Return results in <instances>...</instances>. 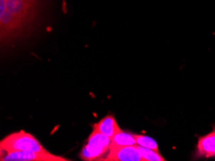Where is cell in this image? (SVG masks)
Listing matches in <instances>:
<instances>
[{"mask_svg":"<svg viewBox=\"0 0 215 161\" xmlns=\"http://www.w3.org/2000/svg\"><path fill=\"white\" fill-rule=\"evenodd\" d=\"M11 152H48L32 134L19 130L8 135L0 142V157Z\"/></svg>","mask_w":215,"mask_h":161,"instance_id":"6da1fadb","label":"cell"},{"mask_svg":"<svg viewBox=\"0 0 215 161\" xmlns=\"http://www.w3.org/2000/svg\"><path fill=\"white\" fill-rule=\"evenodd\" d=\"M111 146V138L97 130H94L89 135L86 145L82 148L80 158L82 160H102L104 155L109 152Z\"/></svg>","mask_w":215,"mask_h":161,"instance_id":"7a4b0ae2","label":"cell"},{"mask_svg":"<svg viewBox=\"0 0 215 161\" xmlns=\"http://www.w3.org/2000/svg\"><path fill=\"white\" fill-rule=\"evenodd\" d=\"M26 26L24 21L15 17L6 7V0H0V36L1 43L5 44L22 34Z\"/></svg>","mask_w":215,"mask_h":161,"instance_id":"3957f363","label":"cell"},{"mask_svg":"<svg viewBox=\"0 0 215 161\" xmlns=\"http://www.w3.org/2000/svg\"><path fill=\"white\" fill-rule=\"evenodd\" d=\"M39 0H6V7L26 25L32 22L38 13Z\"/></svg>","mask_w":215,"mask_h":161,"instance_id":"277c9868","label":"cell"},{"mask_svg":"<svg viewBox=\"0 0 215 161\" xmlns=\"http://www.w3.org/2000/svg\"><path fill=\"white\" fill-rule=\"evenodd\" d=\"M1 161H69L65 157L52 154L49 152H11L0 157Z\"/></svg>","mask_w":215,"mask_h":161,"instance_id":"5b68a950","label":"cell"},{"mask_svg":"<svg viewBox=\"0 0 215 161\" xmlns=\"http://www.w3.org/2000/svg\"><path fill=\"white\" fill-rule=\"evenodd\" d=\"M104 161H143L138 146L110 147Z\"/></svg>","mask_w":215,"mask_h":161,"instance_id":"8992f818","label":"cell"},{"mask_svg":"<svg viewBox=\"0 0 215 161\" xmlns=\"http://www.w3.org/2000/svg\"><path fill=\"white\" fill-rule=\"evenodd\" d=\"M197 155L199 157H215V127L211 132L199 137L197 143Z\"/></svg>","mask_w":215,"mask_h":161,"instance_id":"52a82bcc","label":"cell"},{"mask_svg":"<svg viewBox=\"0 0 215 161\" xmlns=\"http://www.w3.org/2000/svg\"><path fill=\"white\" fill-rule=\"evenodd\" d=\"M93 129L106 135L110 138H112L117 132L122 130L112 114H109V115L102 118L101 121H98L97 123H94Z\"/></svg>","mask_w":215,"mask_h":161,"instance_id":"ba28073f","label":"cell"},{"mask_svg":"<svg viewBox=\"0 0 215 161\" xmlns=\"http://www.w3.org/2000/svg\"><path fill=\"white\" fill-rule=\"evenodd\" d=\"M135 134L121 130L111 138L110 147H123V146H136Z\"/></svg>","mask_w":215,"mask_h":161,"instance_id":"9c48e42d","label":"cell"},{"mask_svg":"<svg viewBox=\"0 0 215 161\" xmlns=\"http://www.w3.org/2000/svg\"><path fill=\"white\" fill-rule=\"evenodd\" d=\"M138 149L141 155H142L143 161H165V158L159 153V152L141 146H138Z\"/></svg>","mask_w":215,"mask_h":161,"instance_id":"30bf717a","label":"cell"},{"mask_svg":"<svg viewBox=\"0 0 215 161\" xmlns=\"http://www.w3.org/2000/svg\"><path fill=\"white\" fill-rule=\"evenodd\" d=\"M135 138H136V144H137V146H141L147 149H151V150H156V152H159L158 145H157L156 141L153 138H150V136L135 134Z\"/></svg>","mask_w":215,"mask_h":161,"instance_id":"8fae6325","label":"cell"}]
</instances>
